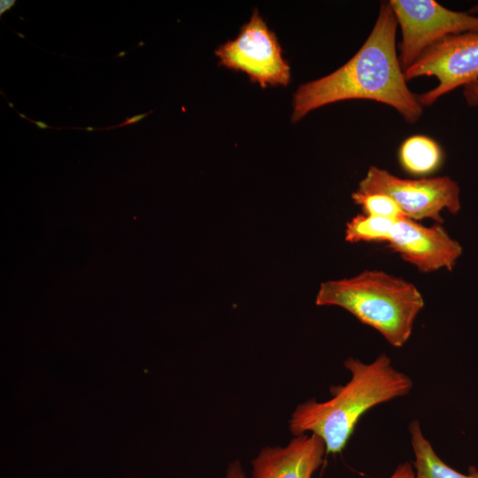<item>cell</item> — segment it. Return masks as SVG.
<instances>
[{
  "label": "cell",
  "mask_w": 478,
  "mask_h": 478,
  "mask_svg": "<svg viewBox=\"0 0 478 478\" xmlns=\"http://www.w3.org/2000/svg\"><path fill=\"white\" fill-rule=\"evenodd\" d=\"M398 27L389 3H382L368 37L357 53L330 74L301 85L293 98L292 121L328 104L366 99L395 109L413 124L423 106L409 89L396 49Z\"/></svg>",
  "instance_id": "cell-1"
},
{
  "label": "cell",
  "mask_w": 478,
  "mask_h": 478,
  "mask_svg": "<svg viewBox=\"0 0 478 478\" xmlns=\"http://www.w3.org/2000/svg\"><path fill=\"white\" fill-rule=\"evenodd\" d=\"M343 365L351 373L349 382L331 386L328 400L319 402L312 398L300 403L289 420V429L293 436L310 433L320 436L327 453L343 450L366 412L408 395L413 385L406 374L393 366L385 353L368 364L350 357Z\"/></svg>",
  "instance_id": "cell-2"
},
{
  "label": "cell",
  "mask_w": 478,
  "mask_h": 478,
  "mask_svg": "<svg viewBox=\"0 0 478 478\" xmlns=\"http://www.w3.org/2000/svg\"><path fill=\"white\" fill-rule=\"evenodd\" d=\"M317 305H335L377 330L394 347L410 338L424 299L412 283L378 270L320 284Z\"/></svg>",
  "instance_id": "cell-3"
},
{
  "label": "cell",
  "mask_w": 478,
  "mask_h": 478,
  "mask_svg": "<svg viewBox=\"0 0 478 478\" xmlns=\"http://www.w3.org/2000/svg\"><path fill=\"white\" fill-rule=\"evenodd\" d=\"M356 192L388 195L408 219L415 221L430 219L442 224V211L457 214L461 208L459 186L449 176L403 179L372 166Z\"/></svg>",
  "instance_id": "cell-4"
},
{
  "label": "cell",
  "mask_w": 478,
  "mask_h": 478,
  "mask_svg": "<svg viewBox=\"0 0 478 478\" xmlns=\"http://www.w3.org/2000/svg\"><path fill=\"white\" fill-rule=\"evenodd\" d=\"M401 31L399 61L405 70L431 45L467 32H478V17L450 10L433 0H389Z\"/></svg>",
  "instance_id": "cell-5"
},
{
  "label": "cell",
  "mask_w": 478,
  "mask_h": 478,
  "mask_svg": "<svg viewBox=\"0 0 478 478\" xmlns=\"http://www.w3.org/2000/svg\"><path fill=\"white\" fill-rule=\"evenodd\" d=\"M406 81L434 76L437 85L418 96L422 106H429L458 87L478 80V32L445 37L428 48L404 70Z\"/></svg>",
  "instance_id": "cell-6"
},
{
  "label": "cell",
  "mask_w": 478,
  "mask_h": 478,
  "mask_svg": "<svg viewBox=\"0 0 478 478\" xmlns=\"http://www.w3.org/2000/svg\"><path fill=\"white\" fill-rule=\"evenodd\" d=\"M215 54L222 66L246 73L262 88L285 86L290 81L289 66L282 58L277 38L257 10L238 36L220 45Z\"/></svg>",
  "instance_id": "cell-7"
},
{
  "label": "cell",
  "mask_w": 478,
  "mask_h": 478,
  "mask_svg": "<svg viewBox=\"0 0 478 478\" xmlns=\"http://www.w3.org/2000/svg\"><path fill=\"white\" fill-rule=\"evenodd\" d=\"M387 244L422 273L451 271L462 254L460 243L442 224L424 227L408 218L394 223Z\"/></svg>",
  "instance_id": "cell-8"
},
{
  "label": "cell",
  "mask_w": 478,
  "mask_h": 478,
  "mask_svg": "<svg viewBox=\"0 0 478 478\" xmlns=\"http://www.w3.org/2000/svg\"><path fill=\"white\" fill-rule=\"evenodd\" d=\"M326 452L320 436H294L286 445L263 447L251 460V478H312Z\"/></svg>",
  "instance_id": "cell-9"
},
{
  "label": "cell",
  "mask_w": 478,
  "mask_h": 478,
  "mask_svg": "<svg viewBox=\"0 0 478 478\" xmlns=\"http://www.w3.org/2000/svg\"><path fill=\"white\" fill-rule=\"evenodd\" d=\"M409 434L414 454V478H478V470L471 466L469 474H461L446 465L424 436L418 420L409 424Z\"/></svg>",
  "instance_id": "cell-10"
},
{
  "label": "cell",
  "mask_w": 478,
  "mask_h": 478,
  "mask_svg": "<svg viewBox=\"0 0 478 478\" xmlns=\"http://www.w3.org/2000/svg\"><path fill=\"white\" fill-rule=\"evenodd\" d=\"M398 159L405 172L413 175H428L441 166L443 152L434 139L416 135L402 143L398 150Z\"/></svg>",
  "instance_id": "cell-11"
},
{
  "label": "cell",
  "mask_w": 478,
  "mask_h": 478,
  "mask_svg": "<svg viewBox=\"0 0 478 478\" xmlns=\"http://www.w3.org/2000/svg\"><path fill=\"white\" fill-rule=\"evenodd\" d=\"M396 221L368 215L358 214L347 224L345 240L350 243L388 242Z\"/></svg>",
  "instance_id": "cell-12"
},
{
  "label": "cell",
  "mask_w": 478,
  "mask_h": 478,
  "mask_svg": "<svg viewBox=\"0 0 478 478\" xmlns=\"http://www.w3.org/2000/svg\"><path fill=\"white\" fill-rule=\"evenodd\" d=\"M351 197L356 204L362 207L366 215L385 218L394 221L407 218L396 201L388 195L382 193L360 194L355 191Z\"/></svg>",
  "instance_id": "cell-13"
},
{
  "label": "cell",
  "mask_w": 478,
  "mask_h": 478,
  "mask_svg": "<svg viewBox=\"0 0 478 478\" xmlns=\"http://www.w3.org/2000/svg\"><path fill=\"white\" fill-rule=\"evenodd\" d=\"M463 96L470 106H478V80L463 87Z\"/></svg>",
  "instance_id": "cell-14"
},
{
  "label": "cell",
  "mask_w": 478,
  "mask_h": 478,
  "mask_svg": "<svg viewBox=\"0 0 478 478\" xmlns=\"http://www.w3.org/2000/svg\"><path fill=\"white\" fill-rule=\"evenodd\" d=\"M415 473L413 471L412 466L405 462L397 466L393 474L389 478H414Z\"/></svg>",
  "instance_id": "cell-15"
},
{
  "label": "cell",
  "mask_w": 478,
  "mask_h": 478,
  "mask_svg": "<svg viewBox=\"0 0 478 478\" xmlns=\"http://www.w3.org/2000/svg\"><path fill=\"white\" fill-rule=\"evenodd\" d=\"M225 478H246L239 460H235L228 465Z\"/></svg>",
  "instance_id": "cell-16"
},
{
  "label": "cell",
  "mask_w": 478,
  "mask_h": 478,
  "mask_svg": "<svg viewBox=\"0 0 478 478\" xmlns=\"http://www.w3.org/2000/svg\"><path fill=\"white\" fill-rule=\"evenodd\" d=\"M148 115V113H143V114H139V115H135L131 118H127L126 119V121L118 125V127H122V126H127V125H131V124H134V123H136L140 120H142L143 119H144L146 116Z\"/></svg>",
  "instance_id": "cell-17"
},
{
  "label": "cell",
  "mask_w": 478,
  "mask_h": 478,
  "mask_svg": "<svg viewBox=\"0 0 478 478\" xmlns=\"http://www.w3.org/2000/svg\"><path fill=\"white\" fill-rule=\"evenodd\" d=\"M16 1L14 0H1L0 1V15H2L6 11L10 10Z\"/></svg>",
  "instance_id": "cell-18"
},
{
  "label": "cell",
  "mask_w": 478,
  "mask_h": 478,
  "mask_svg": "<svg viewBox=\"0 0 478 478\" xmlns=\"http://www.w3.org/2000/svg\"><path fill=\"white\" fill-rule=\"evenodd\" d=\"M32 122L35 123L39 128H42V129L50 127L46 123H44L42 121H34L33 120Z\"/></svg>",
  "instance_id": "cell-19"
},
{
  "label": "cell",
  "mask_w": 478,
  "mask_h": 478,
  "mask_svg": "<svg viewBox=\"0 0 478 478\" xmlns=\"http://www.w3.org/2000/svg\"><path fill=\"white\" fill-rule=\"evenodd\" d=\"M125 55H126L125 51H120V54H118L116 57H122V56H125Z\"/></svg>",
  "instance_id": "cell-20"
},
{
  "label": "cell",
  "mask_w": 478,
  "mask_h": 478,
  "mask_svg": "<svg viewBox=\"0 0 478 478\" xmlns=\"http://www.w3.org/2000/svg\"><path fill=\"white\" fill-rule=\"evenodd\" d=\"M86 130H88V131H94L95 128H93V127H86Z\"/></svg>",
  "instance_id": "cell-21"
},
{
  "label": "cell",
  "mask_w": 478,
  "mask_h": 478,
  "mask_svg": "<svg viewBox=\"0 0 478 478\" xmlns=\"http://www.w3.org/2000/svg\"><path fill=\"white\" fill-rule=\"evenodd\" d=\"M19 115L21 116V118H25V119L27 118L25 115H23L21 113H19Z\"/></svg>",
  "instance_id": "cell-22"
}]
</instances>
